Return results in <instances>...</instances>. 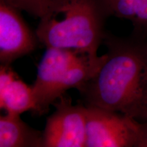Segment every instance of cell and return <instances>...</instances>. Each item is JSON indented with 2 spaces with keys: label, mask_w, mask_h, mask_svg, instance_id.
I'll return each instance as SVG.
<instances>
[{
  "label": "cell",
  "mask_w": 147,
  "mask_h": 147,
  "mask_svg": "<svg viewBox=\"0 0 147 147\" xmlns=\"http://www.w3.org/2000/svg\"><path fill=\"white\" fill-rule=\"evenodd\" d=\"M106 59L77 90L86 106L117 112L147 122V38L106 34Z\"/></svg>",
  "instance_id": "1"
},
{
  "label": "cell",
  "mask_w": 147,
  "mask_h": 147,
  "mask_svg": "<svg viewBox=\"0 0 147 147\" xmlns=\"http://www.w3.org/2000/svg\"><path fill=\"white\" fill-rule=\"evenodd\" d=\"M109 16L104 0H62L40 19L36 34L46 47L73 49L96 57Z\"/></svg>",
  "instance_id": "2"
},
{
  "label": "cell",
  "mask_w": 147,
  "mask_h": 147,
  "mask_svg": "<svg viewBox=\"0 0 147 147\" xmlns=\"http://www.w3.org/2000/svg\"><path fill=\"white\" fill-rule=\"evenodd\" d=\"M86 114L85 147L137 146L141 122L122 113L93 106H86Z\"/></svg>",
  "instance_id": "3"
},
{
  "label": "cell",
  "mask_w": 147,
  "mask_h": 147,
  "mask_svg": "<svg viewBox=\"0 0 147 147\" xmlns=\"http://www.w3.org/2000/svg\"><path fill=\"white\" fill-rule=\"evenodd\" d=\"M53 105L55 110L47 119L43 131L44 147H85L86 106L73 105L66 93Z\"/></svg>",
  "instance_id": "4"
},
{
  "label": "cell",
  "mask_w": 147,
  "mask_h": 147,
  "mask_svg": "<svg viewBox=\"0 0 147 147\" xmlns=\"http://www.w3.org/2000/svg\"><path fill=\"white\" fill-rule=\"evenodd\" d=\"M87 55L73 49L47 47L38 64L36 80L32 85L34 115L41 116L49 111L51 95L55 86L69 67Z\"/></svg>",
  "instance_id": "5"
},
{
  "label": "cell",
  "mask_w": 147,
  "mask_h": 147,
  "mask_svg": "<svg viewBox=\"0 0 147 147\" xmlns=\"http://www.w3.org/2000/svg\"><path fill=\"white\" fill-rule=\"evenodd\" d=\"M40 43L36 34L29 28L19 10L0 0V62L10 65L17 59L34 51Z\"/></svg>",
  "instance_id": "6"
},
{
  "label": "cell",
  "mask_w": 147,
  "mask_h": 147,
  "mask_svg": "<svg viewBox=\"0 0 147 147\" xmlns=\"http://www.w3.org/2000/svg\"><path fill=\"white\" fill-rule=\"evenodd\" d=\"M0 108L19 115L35 108L32 86L18 78L10 65L0 66Z\"/></svg>",
  "instance_id": "7"
},
{
  "label": "cell",
  "mask_w": 147,
  "mask_h": 147,
  "mask_svg": "<svg viewBox=\"0 0 147 147\" xmlns=\"http://www.w3.org/2000/svg\"><path fill=\"white\" fill-rule=\"evenodd\" d=\"M0 147H44L43 131L32 127L21 115L0 117Z\"/></svg>",
  "instance_id": "8"
},
{
  "label": "cell",
  "mask_w": 147,
  "mask_h": 147,
  "mask_svg": "<svg viewBox=\"0 0 147 147\" xmlns=\"http://www.w3.org/2000/svg\"><path fill=\"white\" fill-rule=\"evenodd\" d=\"M110 16L131 21L134 34L147 38V0H104Z\"/></svg>",
  "instance_id": "9"
},
{
  "label": "cell",
  "mask_w": 147,
  "mask_h": 147,
  "mask_svg": "<svg viewBox=\"0 0 147 147\" xmlns=\"http://www.w3.org/2000/svg\"><path fill=\"white\" fill-rule=\"evenodd\" d=\"M9 4L41 19L54 10L62 0H5Z\"/></svg>",
  "instance_id": "10"
},
{
  "label": "cell",
  "mask_w": 147,
  "mask_h": 147,
  "mask_svg": "<svg viewBox=\"0 0 147 147\" xmlns=\"http://www.w3.org/2000/svg\"><path fill=\"white\" fill-rule=\"evenodd\" d=\"M136 147H147V122L142 123L140 135Z\"/></svg>",
  "instance_id": "11"
}]
</instances>
